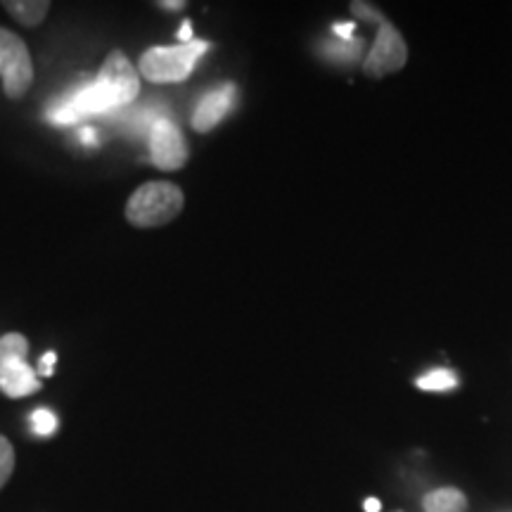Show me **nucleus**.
Listing matches in <instances>:
<instances>
[{"label":"nucleus","instance_id":"obj_1","mask_svg":"<svg viewBox=\"0 0 512 512\" xmlns=\"http://www.w3.org/2000/svg\"><path fill=\"white\" fill-rule=\"evenodd\" d=\"M138 95V67H133L124 50H112L95 79L50 107L48 119L57 126H69L86 117H95V114L121 110V107L131 105Z\"/></svg>","mask_w":512,"mask_h":512},{"label":"nucleus","instance_id":"obj_2","mask_svg":"<svg viewBox=\"0 0 512 512\" xmlns=\"http://www.w3.org/2000/svg\"><path fill=\"white\" fill-rule=\"evenodd\" d=\"M185 207V195L176 183L150 181L128 197L126 221L133 228H159L178 219Z\"/></svg>","mask_w":512,"mask_h":512},{"label":"nucleus","instance_id":"obj_3","mask_svg":"<svg viewBox=\"0 0 512 512\" xmlns=\"http://www.w3.org/2000/svg\"><path fill=\"white\" fill-rule=\"evenodd\" d=\"M209 50L207 41H190L181 46H155L140 55L138 74L150 83H181L195 72V64Z\"/></svg>","mask_w":512,"mask_h":512},{"label":"nucleus","instance_id":"obj_4","mask_svg":"<svg viewBox=\"0 0 512 512\" xmlns=\"http://www.w3.org/2000/svg\"><path fill=\"white\" fill-rule=\"evenodd\" d=\"M29 339L19 332L0 337V392L8 399H27L41 392V380L27 363Z\"/></svg>","mask_w":512,"mask_h":512},{"label":"nucleus","instance_id":"obj_5","mask_svg":"<svg viewBox=\"0 0 512 512\" xmlns=\"http://www.w3.org/2000/svg\"><path fill=\"white\" fill-rule=\"evenodd\" d=\"M0 79L10 100H22L34 83V60L22 36L0 27Z\"/></svg>","mask_w":512,"mask_h":512},{"label":"nucleus","instance_id":"obj_6","mask_svg":"<svg viewBox=\"0 0 512 512\" xmlns=\"http://www.w3.org/2000/svg\"><path fill=\"white\" fill-rule=\"evenodd\" d=\"M147 140H150V159L159 171H178L188 162V143L181 128L171 119L152 121Z\"/></svg>","mask_w":512,"mask_h":512},{"label":"nucleus","instance_id":"obj_7","mask_svg":"<svg viewBox=\"0 0 512 512\" xmlns=\"http://www.w3.org/2000/svg\"><path fill=\"white\" fill-rule=\"evenodd\" d=\"M406 60H408L406 41H403L399 31L384 19L380 29H377L373 48H370L366 60H363V72L373 76V79H380V76L399 72L403 64H406Z\"/></svg>","mask_w":512,"mask_h":512},{"label":"nucleus","instance_id":"obj_8","mask_svg":"<svg viewBox=\"0 0 512 512\" xmlns=\"http://www.w3.org/2000/svg\"><path fill=\"white\" fill-rule=\"evenodd\" d=\"M235 95H238V91H235L233 83H223V86L209 91L200 102H197L195 112H192V128H195L197 133L214 131V128L228 117V112L233 110Z\"/></svg>","mask_w":512,"mask_h":512},{"label":"nucleus","instance_id":"obj_9","mask_svg":"<svg viewBox=\"0 0 512 512\" xmlns=\"http://www.w3.org/2000/svg\"><path fill=\"white\" fill-rule=\"evenodd\" d=\"M0 5L22 27H38L50 12V0H3Z\"/></svg>","mask_w":512,"mask_h":512},{"label":"nucleus","instance_id":"obj_10","mask_svg":"<svg viewBox=\"0 0 512 512\" xmlns=\"http://www.w3.org/2000/svg\"><path fill=\"white\" fill-rule=\"evenodd\" d=\"M422 505H425V512H465L467 498L463 496V491L446 486V489H437L427 494Z\"/></svg>","mask_w":512,"mask_h":512},{"label":"nucleus","instance_id":"obj_11","mask_svg":"<svg viewBox=\"0 0 512 512\" xmlns=\"http://www.w3.org/2000/svg\"><path fill=\"white\" fill-rule=\"evenodd\" d=\"M323 53L335 62H356L361 60L363 53V38H351V41H337V43H323Z\"/></svg>","mask_w":512,"mask_h":512},{"label":"nucleus","instance_id":"obj_12","mask_svg":"<svg viewBox=\"0 0 512 512\" xmlns=\"http://www.w3.org/2000/svg\"><path fill=\"white\" fill-rule=\"evenodd\" d=\"M418 387L422 392H451L453 387H458V377L451 373V370L446 368H437V370H430L427 375L418 377Z\"/></svg>","mask_w":512,"mask_h":512},{"label":"nucleus","instance_id":"obj_13","mask_svg":"<svg viewBox=\"0 0 512 512\" xmlns=\"http://www.w3.org/2000/svg\"><path fill=\"white\" fill-rule=\"evenodd\" d=\"M17 458H15V448H12L10 439L0 434V489L10 482L12 472H15Z\"/></svg>","mask_w":512,"mask_h":512},{"label":"nucleus","instance_id":"obj_14","mask_svg":"<svg viewBox=\"0 0 512 512\" xmlns=\"http://www.w3.org/2000/svg\"><path fill=\"white\" fill-rule=\"evenodd\" d=\"M31 427H34L38 437H50V434L57 432V415L48 411V408H38L31 415Z\"/></svg>","mask_w":512,"mask_h":512},{"label":"nucleus","instance_id":"obj_15","mask_svg":"<svg viewBox=\"0 0 512 512\" xmlns=\"http://www.w3.org/2000/svg\"><path fill=\"white\" fill-rule=\"evenodd\" d=\"M351 10H354V15H356V17L368 19V22H377V24H382V22H384V17L380 15V12L370 8L368 3H351Z\"/></svg>","mask_w":512,"mask_h":512},{"label":"nucleus","instance_id":"obj_16","mask_svg":"<svg viewBox=\"0 0 512 512\" xmlns=\"http://www.w3.org/2000/svg\"><path fill=\"white\" fill-rule=\"evenodd\" d=\"M57 363V354L55 351H48V354H43V358H41V363H38V373H41L43 377H50L53 375V366Z\"/></svg>","mask_w":512,"mask_h":512},{"label":"nucleus","instance_id":"obj_17","mask_svg":"<svg viewBox=\"0 0 512 512\" xmlns=\"http://www.w3.org/2000/svg\"><path fill=\"white\" fill-rule=\"evenodd\" d=\"M354 24H335V34L339 41H351L354 38Z\"/></svg>","mask_w":512,"mask_h":512},{"label":"nucleus","instance_id":"obj_18","mask_svg":"<svg viewBox=\"0 0 512 512\" xmlns=\"http://www.w3.org/2000/svg\"><path fill=\"white\" fill-rule=\"evenodd\" d=\"M157 8H162V10H171V12H176V10H183L185 8V0H157Z\"/></svg>","mask_w":512,"mask_h":512},{"label":"nucleus","instance_id":"obj_19","mask_svg":"<svg viewBox=\"0 0 512 512\" xmlns=\"http://www.w3.org/2000/svg\"><path fill=\"white\" fill-rule=\"evenodd\" d=\"M79 138L83 140V145H93L95 138H98V133H95V128H81L79 131Z\"/></svg>","mask_w":512,"mask_h":512},{"label":"nucleus","instance_id":"obj_20","mask_svg":"<svg viewBox=\"0 0 512 512\" xmlns=\"http://www.w3.org/2000/svg\"><path fill=\"white\" fill-rule=\"evenodd\" d=\"M178 41H181V43L195 41V38H192V22H183L181 31H178Z\"/></svg>","mask_w":512,"mask_h":512},{"label":"nucleus","instance_id":"obj_21","mask_svg":"<svg viewBox=\"0 0 512 512\" xmlns=\"http://www.w3.org/2000/svg\"><path fill=\"white\" fill-rule=\"evenodd\" d=\"M380 508H382V503L377 501V498H368L366 501V512H380Z\"/></svg>","mask_w":512,"mask_h":512}]
</instances>
